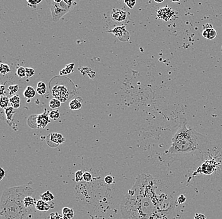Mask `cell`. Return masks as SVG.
Masks as SVG:
<instances>
[{
	"label": "cell",
	"instance_id": "1",
	"mask_svg": "<svg viewBox=\"0 0 222 219\" xmlns=\"http://www.w3.org/2000/svg\"><path fill=\"white\" fill-rule=\"evenodd\" d=\"M155 188L151 176L142 174L136 178L135 183L123 197L121 211L123 219H155Z\"/></svg>",
	"mask_w": 222,
	"mask_h": 219
},
{
	"label": "cell",
	"instance_id": "2",
	"mask_svg": "<svg viewBox=\"0 0 222 219\" xmlns=\"http://www.w3.org/2000/svg\"><path fill=\"white\" fill-rule=\"evenodd\" d=\"M33 193V189L27 186L5 189L0 200V216L2 219H32V210L24 207V200Z\"/></svg>",
	"mask_w": 222,
	"mask_h": 219
},
{
	"label": "cell",
	"instance_id": "3",
	"mask_svg": "<svg viewBox=\"0 0 222 219\" xmlns=\"http://www.w3.org/2000/svg\"><path fill=\"white\" fill-rule=\"evenodd\" d=\"M205 138L204 136L188 124L187 119L181 118L168 152L172 154L182 153L200 150Z\"/></svg>",
	"mask_w": 222,
	"mask_h": 219
},
{
	"label": "cell",
	"instance_id": "4",
	"mask_svg": "<svg viewBox=\"0 0 222 219\" xmlns=\"http://www.w3.org/2000/svg\"><path fill=\"white\" fill-rule=\"evenodd\" d=\"M48 6L51 10L52 20L54 22H58L67 13L71 11L76 5L75 1L66 0H50L47 2Z\"/></svg>",
	"mask_w": 222,
	"mask_h": 219
},
{
	"label": "cell",
	"instance_id": "5",
	"mask_svg": "<svg viewBox=\"0 0 222 219\" xmlns=\"http://www.w3.org/2000/svg\"><path fill=\"white\" fill-rule=\"evenodd\" d=\"M72 84L73 83L69 79L66 82H62L53 84V86H51V94L55 98L58 99L61 102H66L76 93L75 85L68 87Z\"/></svg>",
	"mask_w": 222,
	"mask_h": 219
},
{
	"label": "cell",
	"instance_id": "6",
	"mask_svg": "<svg viewBox=\"0 0 222 219\" xmlns=\"http://www.w3.org/2000/svg\"><path fill=\"white\" fill-rule=\"evenodd\" d=\"M107 32L114 34L121 42H127L130 39V32L126 30V25H124L114 27L113 29L109 30Z\"/></svg>",
	"mask_w": 222,
	"mask_h": 219
},
{
	"label": "cell",
	"instance_id": "7",
	"mask_svg": "<svg viewBox=\"0 0 222 219\" xmlns=\"http://www.w3.org/2000/svg\"><path fill=\"white\" fill-rule=\"evenodd\" d=\"M156 16L159 18L168 22L176 17V12L169 6H165L156 11Z\"/></svg>",
	"mask_w": 222,
	"mask_h": 219
},
{
	"label": "cell",
	"instance_id": "8",
	"mask_svg": "<svg viewBox=\"0 0 222 219\" xmlns=\"http://www.w3.org/2000/svg\"><path fill=\"white\" fill-rule=\"evenodd\" d=\"M65 142V138L61 135L58 133H52L47 136V143L53 148L58 147L60 144Z\"/></svg>",
	"mask_w": 222,
	"mask_h": 219
},
{
	"label": "cell",
	"instance_id": "9",
	"mask_svg": "<svg viewBox=\"0 0 222 219\" xmlns=\"http://www.w3.org/2000/svg\"><path fill=\"white\" fill-rule=\"evenodd\" d=\"M111 18L116 22H123L126 20L127 13L118 8H113L111 13Z\"/></svg>",
	"mask_w": 222,
	"mask_h": 219
},
{
	"label": "cell",
	"instance_id": "10",
	"mask_svg": "<svg viewBox=\"0 0 222 219\" xmlns=\"http://www.w3.org/2000/svg\"><path fill=\"white\" fill-rule=\"evenodd\" d=\"M36 122L38 128H45L47 126V124L51 122L50 121L49 115L47 114V112L42 113V114L37 115Z\"/></svg>",
	"mask_w": 222,
	"mask_h": 219
},
{
	"label": "cell",
	"instance_id": "11",
	"mask_svg": "<svg viewBox=\"0 0 222 219\" xmlns=\"http://www.w3.org/2000/svg\"><path fill=\"white\" fill-rule=\"evenodd\" d=\"M215 162H213L212 160H208L201 166V172L207 175L211 174L215 169Z\"/></svg>",
	"mask_w": 222,
	"mask_h": 219
},
{
	"label": "cell",
	"instance_id": "12",
	"mask_svg": "<svg viewBox=\"0 0 222 219\" xmlns=\"http://www.w3.org/2000/svg\"><path fill=\"white\" fill-rule=\"evenodd\" d=\"M54 205H50L48 204V203H46L42 200H37L35 204V208L37 210L40 211H49L51 208H53Z\"/></svg>",
	"mask_w": 222,
	"mask_h": 219
},
{
	"label": "cell",
	"instance_id": "13",
	"mask_svg": "<svg viewBox=\"0 0 222 219\" xmlns=\"http://www.w3.org/2000/svg\"><path fill=\"white\" fill-rule=\"evenodd\" d=\"M83 100L81 97L75 98L74 99L71 100L69 104V108L72 111L80 110L82 106Z\"/></svg>",
	"mask_w": 222,
	"mask_h": 219
},
{
	"label": "cell",
	"instance_id": "14",
	"mask_svg": "<svg viewBox=\"0 0 222 219\" xmlns=\"http://www.w3.org/2000/svg\"><path fill=\"white\" fill-rule=\"evenodd\" d=\"M36 200L34 198L32 197V196H27L24 200V207L27 209L32 210V208L35 207V204H36Z\"/></svg>",
	"mask_w": 222,
	"mask_h": 219
},
{
	"label": "cell",
	"instance_id": "15",
	"mask_svg": "<svg viewBox=\"0 0 222 219\" xmlns=\"http://www.w3.org/2000/svg\"><path fill=\"white\" fill-rule=\"evenodd\" d=\"M202 35L204 37L209 40H212L217 37V33L213 28H210V29H204L202 33Z\"/></svg>",
	"mask_w": 222,
	"mask_h": 219
},
{
	"label": "cell",
	"instance_id": "16",
	"mask_svg": "<svg viewBox=\"0 0 222 219\" xmlns=\"http://www.w3.org/2000/svg\"><path fill=\"white\" fill-rule=\"evenodd\" d=\"M35 94H36V91L32 86H27L24 92V96L28 99L34 98Z\"/></svg>",
	"mask_w": 222,
	"mask_h": 219
},
{
	"label": "cell",
	"instance_id": "17",
	"mask_svg": "<svg viewBox=\"0 0 222 219\" xmlns=\"http://www.w3.org/2000/svg\"><path fill=\"white\" fill-rule=\"evenodd\" d=\"M40 198H41L42 200H43L46 203L51 202L54 200V195L51 192H50L49 191H47V192H46L45 193H42L40 195Z\"/></svg>",
	"mask_w": 222,
	"mask_h": 219
},
{
	"label": "cell",
	"instance_id": "18",
	"mask_svg": "<svg viewBox=\"0 0 222 219\" xmlns=\"http://www.w3.org/2000/svg\"><path fill=\"white\" fill-rule=\"evenodd\" d=\"M10 102V98L8 96L3 95L0 97V108L5 109L8 107V105Z\"/></svg>",
	"mask_w": 222,
	"mask_h": 219
},
{
	"label": "cell",
	"instance_id": "19",
	"mask_svg": "<svg viewBox=\"0 0 222 219\" xmlns=\"http://www.w3.org/2000/svg\"><path fill=\"white\" fill-rule=\"evenodd\" d=\"M11 72V69L8 65L5 64V63H1L0 64V73L5 75Z\"/></svg>",
	"mask_w": 222,
	"mask_h": 219
},
{
	"label": "cell",
	"instance_id": "20",
	"mask_svg": "<svg viewBox=\"0 0 222 219\" xmlns=\"http://www.w3.org/2000/svg\"><path fill=\"white\" fill-rule=\"evenodd\" d=\"M5 114H6V119H8V121H11V120L13 119V115L14 114H15L14 109L11 106L7 107L6 108H5Z\"/></svg>",
	"mask_w": 222,
	"mask_h": 219
},
{
	"label": "cell",
	"instance_id": "21",
	"mask_svg": "<svg viewBox=\"0 0 222 219\" xmlns=\"http://www.w3.org/2000/svg\"><path fill=\"white\" fill-rule=\"evenodd\" d=\"M73 70H74V64L73 63H71V64L66 65L65 68H64L63 69L61 70V72H60V75L71 73L73 72Z\"/></svg>",
	"mask_w": 222,
	"mask_h": 219
},
{
	"label": "cell",
	"instance_id": "22",
	"mask_svg": "<svg viewBox=\"0 0 222 219\" xmlns=\"http://www.w3.org/2000/svg\"><path fill=\"white\" fill-rule=\"evenodd\" d=\"M61 102L57 98H53L49 102V107L50 108H51L53 109H58L61 106Z\"/></svg>",
	"mask_w": 222,
	"mask_h": 219
},
{
	"label": "cell",
	"instance_id": "23",
	"mask_svg": "<svg viewBox=\"0 0 222 219\" xmlns=\"http://www.w3.org/2000/svg\"><path fill=\"white\" fill-rule=\"evenodd\" d=\"M49 117L50 119H51L52 120H57L58 119L60 118V112L58 110H53L51 112H49Z\"/></svg>",
	"mask_w": 222,
	"mask_h": 219
},
{
	"label": "cell",
	"instance_id": "24",
	"mask_svg": "<svg viewBox=\"0 0 222 219\" xmlns=\"http://www.w3.org/2000/svg\"><path fill=\"white\" fill-rule=\"evenodd\" d=\"M17 73L19 78L21 79L26 76V72H25V68L23 66H18L17 69Z\"/></svg>",
	"mask_w": 222,
	"mask_h": 219
},
{
	"label": "cell",
	"instance_id": "25",
	"mask_svg": "<svg viewBox=\"0 0 222 219\" xmlns=\"http://www.w3.org/2000/svg\"><path fill=\"white\" fill-rule=\"evenodd\" d=\"M8 91H9V94L10 95H13L16 93H17V92L19 90V86L18 85H10L8 87Z\"/></svg>",
	"mask_w": 222,
	"mask_h": 219
},
{
	"label": "cell",
	"instance_id": "26",
	"mask_svg": "<svg viewBox=\"0 0 222 219\" xmlns=\"http://www.w3.org/2000/svg\"><path fill=\"white\" fill-rule=\"evenodd\" d=\"M83 172L81 170L78 171L75 173V181L76 182H82L83 180Z\"/></svg>",
	"mask_w": 222,
	"mask_h": 219
},
{
	"label": "cell",
	"instance_id": "27",
	"mask_svg": "<svg viewBox=\"0 0 222 219\" xmlns=\"http://www.w3.org/2000/svg\"><path fill=\"white\" fill-rule=\"evenodd\" d=\"M20 98L18 95H14L11 98H10V103L11 105L15 104H20Z\"/></svg>",
	"mask_w": 222,
	"mask_h": 219
},
{
	"label": "cell",
	"instance_id": "28",
	"mask_svg": "<svg viewBox=\"0 0 222 219\" xmlns=\"http://www.w3.org/2000/svg\"><path fill=\"white\" fill-rule=\"evenodd\" d=\"M27 2L29 6L35 7L36 5L42 2V0H27Z\"/></svg>",
	"mask_w": 222,
	"mask_h": 219
},
{
	"label": "cell",
	"instance_id": "29",
	"mask_svg": "<svg viewBox=\"0 0 222 219\" xmlns=\"http://www.w3.org/2000/svg\"><path fill=\"white\" fill-rule=\"evenodd\" d=\"M26 76L28 78H31L35 75V70L32 68H25Z\"/></svg>",
	"mask_w": 222,
	"mask_h": 219
},
{
	"label": "cell",
	"instance_id": "30",
	"mask_svg": "<svg viewBox=\"0 0 222 219\" xmlns=\"http://www.w3.org/2000/svg\"><path fill=\"white\" fill-rule=\"evenodd\" d=\"M92 179V176L89 172L86 171L83 173V180L85 182H90L91 181Z\"/></svg>",
	"mask_w": 222,
	"mask_h": 219
},
{
	"label": "cell",
	"instance_id": "31",
	"mask_svg": "<svg viewBox=\"0 0 222 219\" xmlns=\"http://www.w3.org/2000/svg\"><path fill=\"white\" fill-rule=\"evenodd\" d=\"M49 219H63V215L58 214V212H54L50 214Z\"/></svg>",
	"mask_w": 222,
	"mask_h": 219
},
{
	"label": "cell",
	"instance_id": "32",
	"mask_svg": "<svg viewBox=\"0 0 222 219\" xmlns=\"http://www.w3.org/2000/svg\"><path fill=\"white\" fill-rule=\"evenodd\" d=\"M124 3L127 6L128 8L133 9V7L135 6L136 3H137V2H136L135 0L134 1H131H131H124Z\"/></svg>",
	"mask_w": 222,
	"mask_h": 219
},
{
	"label": "cell",
	"instance_id": "33",
	"mask_svg": "<svg viewBox=\"0 0 222 219\" xmlns=\"http://www.w3.org/2000/svg\"><path fill=\"white\" fill-rule=\"evenodd\" d=\"M105 182L107 185H111V184L114 183V178L111 176H107L104 179Z\"/></svg>",
	"mask_w": 222,
	"mask_h": 219
},
{
	"label": "cell",
	"instance_id": "34",
	"mask_svg": "<svg viewBox=\"0 0 222 219\" xmlns=\"http://www.w3.org/2000/svg\"><path fill=\"white\" fill-rule=\"evenodd\" d=\"M37 93L40 95H44L46 93L47 88H38L37 87Z\"/></svg>",
	"mask_w": 222,
	"mask_h": 219
},
{
	"label": "cell",
	"instance_id": "35",
	"mask_svg": "<svg viewBox=\"0 0 222 219\" xmlns=\"http://www.w3.org/2000/svg\"><path fill=\"white\" fill-rule=\"evenodd\" d=\"M73 211H74V210L72 209V208H70L69 207H64L63 209H62V214L63 215H66V214H69L71 212H73Z\"/></svg>",
	"mask_w": 222,
	"mask_h": 219
},
{
	"label": "cell",
	"instance_id": "36",
	"mask_svg": "<svg viewBox=\"0 0 222 219\" xmlns=\"http://www.w3.org/2000/svg\"><path fill=\"white\" fill-rule=\"evenodd\" d=\"M186 201V198L185 197V196L184 195H181L179 196L178 197L177 199V201L179 204H182L185 203Z\"/></svg>",
	"mask_w": 222,
	"mask_h": 219
},
{
	"label": "cell",
	"instance_id": "37",
	"mask_svg": "<svg viewBox=\"0 0 222 219\" xmlns=\"http://www.w3.org/2000/svg\"><path fill=\"white\" fill-rule=\"evenodd\" d=\"M74 215H75L74 211H73V212H71L66 215H63V219H73L74 217Z\"/></svg>",
	"mask_w": 222,
	"mask_h": 219
},
{
	"label": "cell",
	"instance_id": "38",
	"mask_svg": "<svg viewBox=\"0 0 222 219\" xmlns=\"http://www.w3.org/2000/svg\"><path fill=\"white\" fill-rule=\"evenodd\" d=\"M5 171L4 169L2 167H0V181H2L5 177Z\"/></svg>",
	"mask_w": 222,
	"mask_h": 219
},
{
	"label": "cell",
	"instance_id": "39",
	"mask_svg": "<svg viewBox=\"0 0 222 219\" xmlns=\"http://www.w3.org/2000/svg\"><path fill=\"white\" fill-rule=\"evenodd\" d=\"M195 219H206V217L204 215L201 214H196Z\"/></svg>",
	"mask_w": 222,
	"mask_h": 219
},
{
	"label": "cell",
	"instance_id": "40",
	"mask_svg": "<svg viewBox=\"0 0 222 219\" xmlns=\"http://www.w3.org/2000/svg\"><path fill=\"white\" fill-rule=\"evenodd\" d=\"M5 87L3 85L0 84V96H3L5 94Z\"/></svg>",
	"mask_w": 222,
	"mask_h": 219
},
{
	"label": "cell",
	"instance_id": "41",
	"mask_svg": "<svg viewBox=\"0 0 222 219\" xmlns=\"http://www.w3.org/2000/svg\"><path fill=\"white\" fill-rule=\"evenodd\" d=\"M37 87L38 88H47L46 85L43 82H39L37 83Z\"/></svg>",
	"mask_w": 222,
	"mask_h": 219
},
{
	"label": "cell",
	"instance_id": "42",
	"mask_svg": "<svg viewBox=\"0 0 222 219\" xmlns=\"http://www.w3.org/2000/svg\"><path fill=\"white\" fill-rule=\"evenodd\" d=\"M203 28H204V30L206 29H210V28H212V25H211V24H207L203 25Z\"/></svg>",
	"mask_w": 222,
	"mask_h": 219
},
{
	"label": "cell",
	"instance_id": "43",
	"mask_svg": "<svg viewBox=\"0 0 222 219\" xmlns=\"http://www.w3.org/2000/svg\"><path fill=\"white\" fill-rule=\"evenodd\" d=\"M155 2H156L157 3H161L163 2V0H162V1H157V0H155Z\"/></svg>",
	"mask_w": 222,
	"mask_h": 219
}]
</instances>
